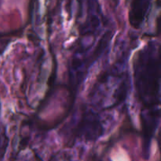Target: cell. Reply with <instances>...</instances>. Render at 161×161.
I'll list each match as a JSON object with an SVG mask.
<instances>
[{
	"instance_id": "2",
	"label": "cell",
	"mask_w": 161,
	"mask_h": 161,
	"mask_svg": "<svg viewBox=\"0 0 161 161\" xmlns=\"http://www.w3.org/2000/svg\"><path fill=\"white\" fill-rule=\"evenodd\" d=\"M95 114L86 113L78 124L77 136L85 141H95L104 134V127Z\"/></svg>"
},
{
	"instance_id": "4",
	"label": "cell",
	"mask_w": 161,
	"mask_h": 161,
	"mask_svg": "<svg viewBox=\"0 0 161 161\" xmlns=\"http://www.w3.org/2000/svg\"><path fill=\"white\" fill-rule=\"evenodd\" d=\"M9 144V138L6 135L4 126L0 124V161L3 160Z\"/></svg>"
},
{
	"instance_id": "1",
	"label": "cell",
	"mask_w": 161,
	"mask_h": 161,
	"mask_svg": "<svg viewBox=\"0 0 161 161\" xmlns=\"http://www.w3.org/2000/svg\"><path fill=\"white\" fill-rule=\"evenodd\" d=\"M133 70L135 92L141 106L143 157L148 160L151 142L160 120V46L157 42H149L138 52Z\"/></svg>"
},
{
	"instance_id": "5",
	"label": "cell",
	"mask_w": 161,
	"mask_h": 161,
	"mask_svg": "<svg viewBox=\"0 0 161 161\" xmlns=\"http://www.w3.org/2000/svg\"><path fill=\"white\" fill-rule=\"evenodd\" d=\"M51 161H69V160H67V157H65L64 156L58 155L55 157V158H53Z\"/></svg>"
},
{
	"instance_id": "3",
	"label": "cell",
	"mask_w": 161,
	"mask_h": 161,
	"mask_svg": "<svg viewBox=\"0 0 161 161\" xmlns=\"http://www.w3.org/2000/svg\"><path fill=\"white\" fill-rule=\"evenodd\" d=\"M151 0H133L129 12V21L135 28H139L149 14Z\"/></svg>"
}]
</instances>
